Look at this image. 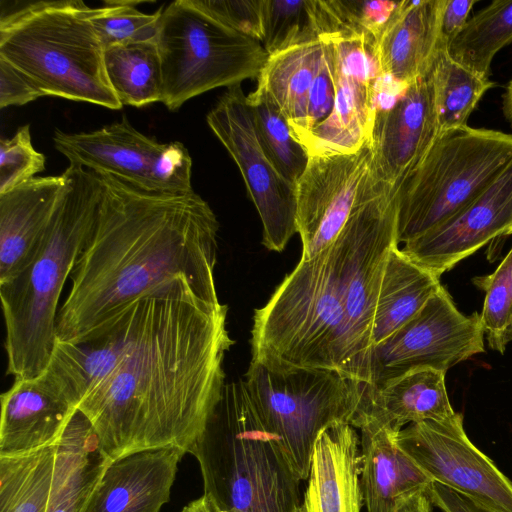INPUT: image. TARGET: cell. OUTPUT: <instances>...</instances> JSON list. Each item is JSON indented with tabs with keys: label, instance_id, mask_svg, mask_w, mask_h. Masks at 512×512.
I'll return each instance as SVG.
<instances>
[{
	"label": "cell",
	"instance_id": "17",
	"mask_svg": "<svg viewBox=\"0 0 512 512\" xmlns=\"http://www.w3.org/2000/svg\"><path fill=\"white\" fill-rule=\"evenodd\" d=\"M512 234V164L477 199L401 251L440 279L457 263L501 236Z\"/></svg>",
	"mask_w": 512,
	"mask_h": 512
},
{
	"label": "cell",
	"instance_id": "3",
	"mask_svg": "<svg viewBox=\"0 0 512 512\" xmlns=\"http://www.w3.org/2000/svg\"><path fill=\"white\" fill-rule=\"evenodd\" d=\"M65 184L51 221L28 264L0 284L7 374L14 379L42 373L57 335L59 298L99 212L101 176L77 164L62 173Z\"/></svg>",
	"mask_w": 512,
	"mask_h": 512
},
{
	"label": "cell",
	"instance_id": "26",
	"mask_svg": "<svg viewBox=\"0 0 512 512\" xmlns=\"http://www.w3.org/2000/svg\"><path fill=\"white\" fill-rule=\"evenodd\" d=\"M55 467L46 512H84L112 461L86 416L77 409L56 443Z\"/></svg>",
	"mask_w": 512,
	"mask_h": 512
},
{
	"label": "cell",
	"instance_id": "23",
	"mask_svg": "<svg viewBox=\"0 0 512 512\" xmlns=\"http://www.w3.org/2000/svg\"><path fill=\"white\" fill-rule=\"evenodd\" d=\"M352 426L361 432L360 483L367 512H393L400 499L427 490L432 480L399 446L400 431L365 412Z\"/></svg>",
	"mask_w": 512,
	"mask_h": 512
},
{
	"label": "cell",
	"instance_id": "18",
	"mask_svg": "<svg viewBox=\"0 0 512 512\" xmlns=\"http://www.w3.org/2000/svg\"><path fill=\"white\" fill-rule=\"evenodd\" d=\"M438 134L435 92L428 74L409 84L388 107L376 110L369 140L373 174L398 187Z\"/></svg>",
	"mask_w": 512,
	"mask_h": 512
},
{
	"label": "cell",
	"instance_id": "31",
	"mask_svg": "<svg viewBox=\"0 0 512 512\" xmlns=\"http://www.w3.org/2000/svg\"><path fill=\"white\" fill-rule=\"evenodd\" d=\"M512 43V0H495L465 23L447 47L451 59L485 77L496 53Z\"/></svg>",
	"mask_w": 512,
	"mask_h": 512
},
{
	"label": "cell",
	"instance_id": "29",
	"mask_svg": "<svg viewBox=\"0 0 512 512\" xmlns=\"http://www.w3.org/2000/svg\"><path fill=\"white\" fill-rule=\"evenodd\" d=\"M104 64L110 85L122 105L139 108L161 102L162 67L155 41L105 48Z\"/></svg>",
	"mask_w": 512,
	"mask_h": 512
},
{
	"label": "cell",
	"instance_id": "21",
	"mask_svg": "<svg viewBox=\"0 0 512 512\" xmlns=\"http://www.w3.org/2000/svg\"><path fill=\"white\" fill-rule=\"evenodd\" d=\"M185 454L179 448L164 447L112 460L84 512H160L170 499Z\"/></svg>",
	"mask_w": 512,
	"mask_h": 512
},
{
	"label": "cell",
	"instance_id": "9",
	"mask_svg": "<svg viewBox=\"0 0 512 512\" xmlns=\"http://www.w3.org/2000/svg\"><path fill=\"white\" fill-rule=\"evenodd\" d=\"M244 381L264 426L300 480L308 478L318 435L337 422L352 425L365 387L336 371L272 370L254 361Z\"/></svg>",
	"mask_w": 512,
	"mask_h": 512
},
{
	"label": "cell",
	"instance_id": "4",
	"mask_svg": "<svg viewBox=\"0 0 512 512\" xmlns=\"http://www.w3.org/2000/svg\"><path fill=\"white\" fill-rule=\"evenodd\" d=\"M251 352V361L272 370H331L371 383L348 327L335 240L315 257L300 259L255 310Z\"/></svg>",
	"mask_w": 512,
	"mask_h": 512
},
{
	"label": "cell",
	"instance_id": "24",
	"mask_svg": "<svg viewBox=\"0 0 512 512\" xmlns=\"http://www.w3.org/2000/svg\"><path fill=\"white\" fill-rule=\"evenodd\" d=\"M65 184L59 176L34 177L0 195V284L35 254Z\"/></svg>",
	"mask_w": 512,
	"mask_h": 512
},
{
	"label": "cell",
	"instance_id": "41",
	"mask_svg": "<svg viewBox=\"0 0 512 512\" xmlns=\"http://www.w3.org/2000/svg\"><path fill=\"white\" fill-rule=\"evenodd\" d=\"M43 93L8 61L0 57V107L21 106Z\"/></svg>",
	"mask_w": 512,
	"mask_h": 512
},
{
	"label": "cell",
	"instance_id": "13",
	"mask_svg": "<svg viewBox=\"0 0 512 512\" xmlns=\"http://www.w3.org/2000/svg\"><path fill=\"white\" fill-rule=\"evenodd\" d=\"M483 338L480 314L461 313L441 285L411 320L373 348L370 384L414 368L429 367L446 373L483 353Z\"/></svg>",
	"mask_w": 512,
	"mask_h": 512
},
{
	"label": "cell",
	"instance_id": "32",
	"mask_svg": "<svg viewBox=\"0 0 512 512\" xmlns=\"http://www.w3.org/2000/svg\"><path fill=\"white\" fill-rule=\"evenodd\" d=\"M261 18L268 57L331 35L324 0H262Z\"/></svg>",
	"mask_w": 512,
	"mask_h": 512
},
{
	"label": "cell",
	"instance_id": "11",
	"mask_svg": "<svg viewBox=\"0 0 512 512\" xmlns=\"http://www.w3.org/2000/svg\"><path fill=\"white\" fill-rule=\"evenodd\" d=\"M54 146L70 164L109 175L145 191L183 194L194 191L192 158L181 142L161 143L121 121L92 132L56 129Z\"/></svg>",
	"mask_w": 512,
	"mask_h": 512
},
{
	"label": "cell",
	"instance_id": "33",
	"mask_svg": "<svg viewBox=\"0 0 512 512\" xmlns=\"http://www.w3.org/2000/svg\"><path fill=\"white\" fill-rule=\"evenodd\" d=\"M428 74L434 86L439 133L466 126L482 96L496 85L455 62L444 49Z\"/></svg>",
	"mask_w": 512,
	"mask_h": 512
},
{
	"label": "cell",
	"instance_id": "43",
	"mask_svg": "<svg viewBox=\"0 0 512 512\" xmlns=\"http://www.w3.org/2000/svg\"><path fill=\"white\" fill-rule=\"evenodd\" d=\"M426 492L431 503L444 512H493L467 496L435 481L431 482Z\"/></svg>",
	"mask_w": 512,
	"mask_h": 512
},
{
	"label": "cell",
	"instance_id": "12",
	"mask_svg": "<svg viewBox=\"0 0 512 512\" xmlns=\"http://www.w3.org/2000/svg\"><path fill=\"white\" fill-rule=\"evenodd\" d=\"M206 121L241 172L262 222V244L270 251L282 252L298 233L296 186L264 153L241 84L223 93Z\"/></svg>",
	"mask_w": 512,
	"mask_h": 512
},
{
	"label": "cell",
	"instance_id": "2",
	"mask_svg": "<svg viewBox=\"0 0 512 512\" xmlns=\"http://www.w3.org/2000/svg\"><path fill=\"white\" fill-rule=\"evenodd\" d=\"M99 175L98 216L57 313V340L85 341L140 297L178 278L219 303V223L209 204L194 191L154 193Z\"/></svg>",
	"mask_w": 512,
	"mask_h": 512
},
{
	"label": "cell",
	"instance_id": "14",
	"mask_svg": "<svg viewBox=\"0 0 512 512\" xmlns=\"http://www.w3.org/2000/svg\"><path fill=\"white\" fill-rule=\"evenodd\" d=\"M397 442L432 481L490 511L512 512V481L467 437L462 414L410 424Z\"/></svg>",
	"mask_w": 512,
	"mask_h": 512
},
{
	"label": "cell",
	"instance_id": "25",
	"mask_svg": "<svg viewBox=\"0 0 512 512\" xmlns=\"http://www.w3.org/2000/svg\"><path fill=\"white\" fill-rule=\"evenodd\" d=\"M359 412L368 413L397 431L406 424L442 421L455 414L445 386V373L429 367L414 368L377 384H365Z\"/></svg>",
	"mask_w": 512,
	"mask_h": 512
},
{
	"label": "cell",
	"instance_id": "10",
	"mask_svg": "<svg viewBox=\"0 0 512 512\" xmlns=\"http://www.w3.org/2000/svg\"><path fill=\"white\" fill-rule=\"evenodd\" d=\"M397 189L370 170L357 204L335 239L348 327L371 381L377 297L389 252L399 245Z\"/></svg>",
	"mask_w": 512,
	"mask_h": 512
},
{
	"label": "cell",
	"instance_id": "34",
	"mask_svg": "<svg viewBox=\"0 0 512 512\" xmlns=\"http://www.w3.org/2000/svg\"><path fill=\"white\" fill-rule=\"evenodd\" d=\"M247 101L264 153L278 172L296 186L306 170L310 155L294 138L287 119L264 87L257 84L256 89L247 95Z\"/></svg>",
	"mask_w": 512,
	"mask_h": 512
},
{
	"label": "cell",
	"instance_id": "1",
	"mask_svg": "<svg viewBox=\"0 0 512 512\" xmlns=\"http://www.w3.org/2000/svg\"><path fill=\"white\" fill-rule=\"evenodd\" d=\"M227 312L184 278L135 301L122 359L77 407L111 460L164 447L190 452L226 384Z\"/></svg>",
	"mask_w": 512,
	"mask_h": 512
},
{
	"label": "cell",
	"instance_id": "15",
	"mask_svg": "<svg viewBox=\"0 0 512 512\" xmlns=\"http://www.w3.org/2000/svg\"><path fill=\"white\" fill-rule=\"evenodd\" d=\"M335 85L331 115L302 143L310 156L353 153L371 137L379 71L372 46L360 37L323 36Z\"/></svg>",
	"mask_w": 512,
	"mask_h": 512
},
{
	"label": "cell",
	"instance_id": "27",
	"mask_svg": "<svg viewBox=\"0 0 512 512\" xmlns=\"http://www.w3.org/2000/svg\"><path fill=\"white\" fill-rule=\"evenodd\" d=\"M440 279L394 246L387 257L372 326L373 348L384 342L426 304Z\"/></svg>",
	"mask_w": 512,
	"mask_h": 512
},
{
	"label": "cell",
	"instance_id": "5",
	"mask_svg": "<svg viewBox=\"0 0 512 512\" xmlns=\"http://www.w3.org/2000/svg\"><path fill=\"white\" fill-rule=\"evenodd\" d=\"M189 453L199 463L213 512H296L301 480L264 426L244 380L225 384Z\"/></svg>",
	"mask_w": 512,
	"mask_h": 512
},
{
	"label": "cell",
	"instance_id": "28",
	"mask_svg": "<svg viewBox=\"0 0 512 512\" xmlns=\"http://www.w3.org/2000/svg\"><path fill=\"white\" fill-rule=\"evenodd\" d=\"M324 55V40L298 45L269 56L257 79L279 106L294 138L301 144L307 133L310 90Z\"/></svg>",
	"mask_w": 512,
	"mask_h": 512
},
{
	"label": "cell",
	"instance_id": "7",
	"mask_svg": "<svg viewBox=\"0 0 512 512\" xmlns=\"http://www.w3.org/2000/svg\"><path fill=\"white\" fill-rule=\"evenodd\" d=\"M512 164V134L468 125L439 133L397 187V239L404 244L445 223Z\"/></svg>",
	"mask_w": 512,
	"mask_h": 512
},
{
	"label": "cell",
	"instance_id": "40",
	"mask_svg": "<svg viewBox=\"0 0 512 512\" xmlns=\"http://www.w3.org/2000/svg\"><path fill=\"white\" fill-rule=\"evenodd\" d=\"M324 40V39H323ZM335 104V85L330 56L324 41V55L319 72L310 90L307 105V133L323 123L332 113Z\"/></svg>",
	"mask_w": 512,
	"mask_h": 512
},
{
	"label": "cell",
	"instance_id": "22",
	"mask_svg": "<svg viewBox=\"0 0 512 512\" xmlns=\"http://www.w3.org/2000/svg\"><path fill=\"white\" fill-rule=\"evenodd\" d=\"M362 453L355 428L337 422L317 437L308 484L296 512H361Z\"/></svg>",
	"mask_w": 512,
	"mask_h": 512
},
{
	"label": "cell",
	"instance_id": "30",
	"mask_svg": "<svg viewBox=\"0 0 512 512\" xmlns=\"http://www.w3.org/2000/svg\"><path fill=\"white\" fill-rule=\"evenodd\" d=\"M56 446L30 454L0 456V512H46Z\"/></svg>",
	"mask_w": 512,
	"mask_h": 512
},
{
	"label": "cell",
	"instance_id": "42",
	"mask_svg": "<svg viewBox=\"0 0 512 512\" xmlns=\"http://www.w3.org/2000/svg\"><path fill=\"white\" fill-rule=\"evenodd\" d=\"M477 0H446L441 17V43L448 45L462 30Z\"/></svg>",
	"mask_w": 512,
	"mask_h": 512
},
{
	"label": "cell",
	"instance_id": "38",
	"mask_svg": "<svg viewBox=\"0 0 512 512\" xmlns=\"http://www.w3.org/2000/svg\"><path fill=\"white\" fill-rule=\"evenodd\" d=\"M45 156L37 151L31 139L30 126L20 127L11 138L0 140V195L45 169Z\"/></svg>",
	"mask_w": 512,
	"mask_h": 512
},
{
	"label": "cell",
	"instance_id": "39",
	"mask_svg": "<svg viewBox=\"0 0 512 512\" xmlns=\"http://www.w3.org/2000/svg\"><path fill=\"white\" fill-rule=\"evenodd\" d=\"M198 3L226 26L261 42L262 0H198Z\"/></svg>",
	"mask_w": 512,
	"mask_h": 512
},
{
	"label": "cell",
	"instance_id": "8",
	"mask_svg": "<svg viewBox=\"0 0 512 512\" xmlns=\"http://www.w3.org/2000/svg\"><path fill=\"white\" fill-rule=\"evenodd\" d=\"M155 42L162 67L161 103L171 111L212 89L258 79L268 59L261 42L223 24L198 0L162 6Z\"/></svg>",
	"mask_w": 512,
	"mask_h": 512
},
{
	"label": "cell",
	"instance_id": "16",
	"mask_svg": "<svg viewBox=\"0 0 512 512\" xmlns=\"http://www.w3.org/2000/svg\"><path fill=\"white\" fill-rule=\"evenodd\" d=\"M370 169L369 141L353 153L310 156L296 185L301 260L333 243L357 204Z\"/></svg>",
	"mask_w": 512,
	"mask_h": 512
},
{
	"label": "cell",
	"instance_id": "19",
	"mask_svg": "<svg viewBox=\"0 0 512 512\" xmlns=\"http://www.w3.org/2000/svg\"><path fill=\"white\" fill-rule=\"evenodd\" d=\"M76 411L45 371L14 379L1 395L0 456H21L56 445Z\"/></svg>",
	"mask_w": 512,
	"mask_h": 512
},
{
	"label": "cell",
	"instance_id": "46",
	"mask_svg": "<svg viewBox=\"0 0 512 512\" xmlns=\"http://www.w3.org/2000/svg\"><path fill=\"white\" fill-rule=\"evenodd\" d=\"M181 512H213L212 508L207 500V498L203 495L202 497L195 499L188 503Z\"/></svg>",
	"mask_w": 512,
	"mask_h": 512
},
{
	"label": "cell",
	"instance_id": "20",
	"mask_svg": "<svg viewBox=\"0 0 512 512\" xmlns=\"http://www.w3.org/2000/svg\"><path fill=\"white\" fill-rule=\"evenodd\" d=\"M445 1L397 2L372 46L380 79L405 87L428 75L438 52L446 50L440 35Z\"/></svg>",
	"mask_w": 512,
	"mask_h": 512
},
{
	"label": "cell",
	"instance_id": "36",
	"mask_svg": "<svg viewBox=\"0 0 512 512\" xmlns=\"http://www.w3.org/2000/svg\"><path fill=\"white\" fill-rule=\"evenodd\" d=\"M473 282L485 292L481 324L492 350L504 354L512 341V248L490 275Z\"/></svg>",
	"mask_w": 512,
	"mask_h": 512
},
{
	"label": "cell",
	"instance_id": "6",
	"mask_svg": "<svg viewBox=\"0 0 512 512\" xmlns=\"http://www.w3.org/2000/svg\"><path fill=\"white\" fill-rule=\"evenodd\" d=\"M89 8L81 0L36 1L1 13L0 57L44 96L119 110Z\"/></svg>",
	"mask_w": 512,
	"mask_h": 512
},
{
	"label": "cell",
	"instance_id": "37",
	"mask_svg": "<svg viewBox=\"0 0 512 512\" xmlns=\"http://www.w3.org/2000/svg\"><path fill=\"white\" fill-rule=\"evenodd\" d=\"M398 1L325 0L335 36L360 37L371 46Z\"/></svg>",
	"mask_w": 512,
	"mask_h": 512
},
{
	"label": "cell",
	"instance_id": "44",
	"mask_svg": "<svg viewBox=\"0 0 512 512\" xmlns=\"http://www.w3.org/2000/svg\"><path fill=\"white\" fill-rule=\"evenodd\" d=\"M433 504L426 491H418L400 499L393 512H432Z\"/></svg>",
	"mask_w": 512,
	"mask_h": 512
},
{
	"label": "cell",
	"instance_id": "35",
	"mask_svg": "<svg viewBox=\"0 0 512 512\" xmlns=\"http://www.w3.org/2000/svg\"><path fill=\"white\" fill-rule=\"evenodd\" d=\"M89 8L88 18L105 48L114 45L155 41L162 7L152 14L139 11L142 1H106Z\"/></svg>",
	"mask_w": 512,
	"mask_h": 512
},
{
	"label": "cell",
	"instance_id": "45",
	"mask_svg": "<svg viewBox=\"0 0 512 512\" xmlns=\"http://www.w3.org/2000/svg\"><path fill=\"white\" fill-rule=\"evenodd\" d=\"M502 109L506 120L512 126V78L508 82L505 92L503 93Z\"/></svg>",
	"mask_w": 512,
	"mask_h": 512
}]
</instances>
